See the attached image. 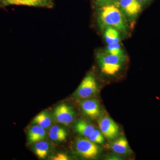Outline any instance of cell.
Listing matches in <instances>:
<instances>
[{
	"label": "cell",
	"mask_w": 160,
	"mask_h": 160,
	"mask_svg": "<svg viewBox=\"0 0 160 160\" xmlns=\"http://www.w3.org/2000/svg\"><path fill=\"white\" fill-rule=\"evenodd\" d=\"M67 136V132L63 127L54 126L49 130V138L54 142H64L66 141Z\"/></svg>",
	"instance_id": "cell-12"
},
{
	"label": "cell",
	"mask_w": 160,
	"mask_h": 160,
	"mask_svg": "<svg viewBox=\"0 0 160 160\" xmlns=\"http://www.w3.org/2000/svg\"><path fill=\"white\" fill-rule=\"evenodd\" d=\"M137 1L142 4V3L147 2H149V1H150V0H137Z\"/></svg>",
	"instance_id": "cell-21"
},
{
	"label": "cell",
	"mask_w": 160,
	"mask_h": 160,
	"mask_svg": "<svg viewBox=\"0 0 160 160\" xmlns=\"http://www.w3.org/2000/svg\"><path fill=\"white\" fill-rule=\"evenodd\" d=\"M27 135L28 142L33 144L45 139L46 132L44 128L36 125L29 129Z\"/></svg>",
	"instance_id": "cell-10"
},
{
	"label": "cell",
	"mask_w": 160,
	"mask_h": 160,
	"mask_svg": "<svg viewBox=\"0 0 160 160\" xmlns=\"http://www.w3.org/2000/svg\"><path fill=\"white\" fill-rule=\"evenodd\" d=\"M98 86L93 76L88 74L84 78L75 92V96L78 98L86 99L96 93Z\"/></svg>",
	"instance_id": "cell-3"
},
{
	"label": "cell",
	"mask_w": 160,
	"mask_h": 160,
	"mask_svg": "<svg viewBox=\"0 0 160 160\" xmlns=\"http://www.w3.org/2000/svg\"><path fill=\"white\" fill-rule=\"evenodd\" d=\"M88 138L89 140L96 144H102L105 142L104 136L98 129H95Z\"/></svg>",
	"instance_id": "cell-18"
},
{
	"label": "cell",
	"mask_w": 160,
	"mask_h": 160,
	"mask_svg": "<svg viewBox=\"0 0 160 160\" xmlns=\"http://www.w3.org/2000/svg\"><path fill=\"white\" fill-rule=\"evenodd\" d=\"M76 148L78 152L86 159L94 158L99 153L97 145L87 139H78L76 142Z\"/></svg>",
	"instance_id": "cell-4"
},
{
	"label": "cell",
	"mask_w": 160,
	"mask_h": 160,
	"mask_svg": "<svg viewBox=\"0 0 160 160\" xmlns=\"http://www.w3.org/2000/svg\"><path fill=\"white\" fill-rule=\"evenodd\" d=\"M98 2L100 3H106L109 2L110 0H96Z\"/></svg>",
	"instance_id": "cell-20"
},
{
	"label": "cell",
	"mask_w": 160,
	"mask_h": 160,
	"mask_svg": "<svg viewBox=\"0 0 160 160\" xmlns=\"http://www.w3.org/2000/svg\"><path fill=\"white\" fill-rule=\"evenodd\" d=\"M97 58L102 71L105 74L111 76L116 74L121 70L126 58L125 55H115L106 51L98 53Z\"/></svg>",
	"instance_id": "cell-2"
},
{
	"label": "cell",
	"mask_w": 160,
	"mask_h": 160,
	"mask_svg": "<svg viewBox=\"0 0 160 160\" xmlns=\"http://www.w3.org/2000/svg\"><path fill=\"white\" fill-rule=\"evenodd\" d=\"M106 52L115 55H124V52L119 42L109 44L107 46Z\"/></svg>",
	"instance_id": "cell-17"
},
{
	"label": "cell",
	"mask_w": 160,
	"mask_h": 160,
	"mask_svg": "<svg viewBox=\"0 0 160 160\" xmlns=\"http://www.w3.org/2000/svg\"><path fill=\"white\" fill-rule=\"evenodd\" d=\"M49 149V144L45 141H41L35 143L34 151L40 159H45L48 155Z\"/></svg>",
	"instance_id": "cell-15"
},
{
	"label": "cell",
	"mask_w": 160,
	"mask_h": 160,
	"mask_svg": "<svg viewBox=\"0 0 160 160\" xmlns=\"http://www.w3.org/2000/svg\"><path fill=\"white\" fill-rule=\"evenodd\" d=\"M32 124L38 125L45 129H48L52 124V119L46 111H42L33 118Z\"/></svg>",
	"instance_id": "cell-14"
},
{
	"label": "cell",
	"mask_w": 160,
	"mask_h": 160,
	"mask_svg": "<svg viewBox=\"0 0 160 160\" xmlns=\"http://www.w3.org/2000/svg\"><path fill=\"white\" fill-rule=\"evenodd\" d=\"M75 129L79 134L89 137L95 129L94 126L83 120L78 121L75 125Z\"/></svg>",
	"instance_id": "cell-13"
},
{
	"label": "cell",
	"mask_w": 160,
	"mask_h": 160,
	"mask_svg": "<svg viewBox=\"0 0 160 160\" xmlns=\"http://www.w3.org/2000/svg\"><path fill=\"white\" fill-rule=\"evenodd\" d=\"M99 19L104 26H110L120 30H126V21L124 16L115 5L107 4L100 9Z\"/></svg>",
	"instance_id": "cell-1"
},
{
	"label": "cell",
	"mask_w": 160,
	"mask_h": 160,
	"mask_svg": "<svg viewBox=\"0 0 160 160\" xmlns=\"http://www.w3.org/2000/svg\"><path fill=\"white\" fill-rule=\"evenodd\" d=\"M105 38L108 44L119 42L120 36L117 29L113 27H107L105 33Z\"/></svg>",
	"instance_id": "cell-16"
},
{
	"label": "cell",
	"mask_w": 160,
	"mask_h": 160,
	"mask_svg": "<svg viewBox=\"0 0 160 160\" xmlns=\"http://www.w3.org/2000/svg\"><path fill=\"white\" fill-rule=\"evenodd\" d=\"M53 0H0V8L10 6H22L52 8Z\"/></svg>",
	"instance_id": "cell-5"
},
{
	"label": "cell",
	"mask_w": 160,
	"mask_h": 160,
	"mask_svg": "<svg viewBox=\"0 0 160 160\" xmlns=\"http://www.w3.org/2000/svg\"><path fill=\"white\" fill-rule=\"evenodd\" d=\"M111 149L118 154H128L130 152L128 141L125 137H121L113 142L112 144Z\"/></svg>",
	"instance_id": "cell-11"
},
{
	"label": "cell",
	"mask_w": 160,
	"mask_h": 160,
	"mask_svg": "<svg viewBox=\"0 0 160 160\" xmlns=\"http://www.w3.org/2000/svg\"><path fill=\"white\" fill-rule=\"evenodd\" d=\"M51 159L53 160H68L69 158L68 156L65 153H59L51 158Z\"/></svg>",
	"instance_id": "cell-19"
},
{
	"label": "cell",
	"mask_w": 160,
	"mask_h": 160,
	"mask_svg": "<svg viewBox=\"0 0 160 160\" xmlns=\"http://www.w3.org/2000/svg\"><path fill=\"white\" fill-rule=\"evenodd\" d=\"M81 108L84 113L93 119L98 118L99 116L100 107L98 102L94 99L84 100L81 102Z\"/></svg>",
	"instance_id": "cell-8"
},
{
	"label": "cell",
	"mask_w": 160,
	"mask_h": 160,
	"mask_svg": "<svg viewBox=\"0 0 160 160\" xmlns=\"http://www.w3.org/2000/svg\"><path fill=\"white\" fill-rule=\"evenodd\" d=\"M118 4L126 14L131 17L137 15L142 8V4L137 0H118Z\"/></svg>",
	"instance_id": "cell-9"
},
{
	"label": "cell",
	"mask_w": 160,
	"mask_h": 160,
	"mask_svg": "<svg viewBox=\"0 0 160 160\" xmlns=\"http://www.w3.org/2000/svg\"><path fill=\"white\" fill-rule=\"evenodd\" d=\"M100 131L108 139H112L117 136L119 132V128L116 123L109 116H106L100 118L98 121Z\"/></svg>",
	"instance_id": "cell-6"
},
{
	"label": "cell",
	"mask_w": 160,
	"mask_h": 160,
	"mask_svg": "<svg viewBox=\"0 0 160 160\" xmlns=\"http://www.w3.org/2000/svg\"><path fill=\"white\" fill-rule=\"evenodd\" d=\"M54 116L58 122L68 126L74 120V111L71 107L66 104H60L54 109Z\"/></svg>",
	"instance_id": "cell-7"
}]
</instances>
